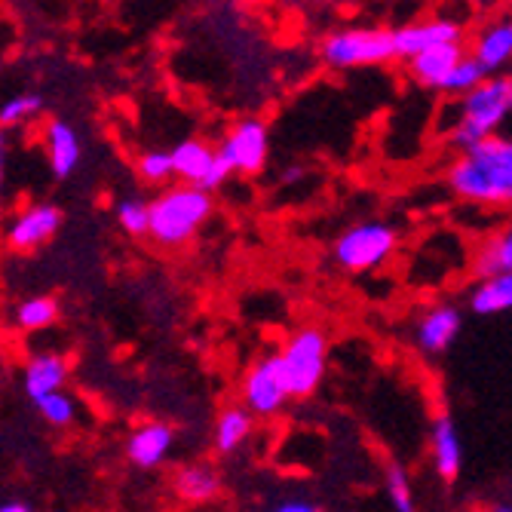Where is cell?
<instances>
[{
    "label": "cell",
    "mask_w": 512,
    "mask_h": 512,
    "mask_svg": "<svg viewBox=\"0 0 512 512\" xmlns=\"http://www.w3.org/2000/svg\"><path fill=\"white\" fill-rule=\"evenodd\" d=\"M451 191L473 203H512V138H488L476 151L463 154L451 172Z\"/></svg>",
    "instance_id": "6da1fadb"
},
{
    "label": "cell",
    "mask_w": 512,
    "mask_h": 512,
    "mask_svg": "<svg viewBox=\"0 0 512 512\" xmlns=\"http://www.w3.org/2000/svg\"><path fill=\"white\" fill-rule=\"evenodd\" d=\"M512 114V77H488L476 92L460 99V117L451 126L448 142L463 154L494 138V129Z\"/></svg>",
    "instance_id": "7a4b0ae2"
},
{
    "label": "cell",
    "mask_w": 512,
    "mask_h": 512,
    "mask_svg": "<svg viewBox=\"0 0 512 512\" xmlns=\"http://www.w3.org/2000/svg\"><path fill=\"white\" fill-rule=\"evenodd\" d=\"M209 212V191L197 188V184H178V188H169L151 203V237L163 246L188 243L209 218Z\"/></svg>",
    "instance_id": "3957f363"
},
{
    "label": "cell",
    "mask_w": 512,
    "mask_h": 512,
    "mask_svg": "<svg viewBox=\"0 0 512 512\" xmlns=\"http://www.w3.org/2000/svg\"><path fill=\"white\" fill-rule=\"evenodd\" d=\"M322 59L332 68H365L396 59L393 31L387 28H344L322 40Z\"/></svg>",
    "instance_id": "277c9868"
},
{
    "label": "cell",
    "mask_w": 512,
    "mask_h": 512,
    "mask_svg": "<svg viewBox=\"0 0 512 512\" xmlns=\"http://www.w3.org/2000/svg\"><path fill=\"white\" fill-rule=\"evenodd\" d=\"M276 359L289 396H310L325 375V335L319 329H301L276 353Z\"/></svg>",
    "instance_id": "5b68a950"
},
{
    "label": "cell",
    "mask_w": 512,
    "mask_h": 512,
    "mask_svg": "<svg viewBox=\"0 0 512 512\" xmlns=\"http://www.w3.org/2000/svg\"><path fill=\"white\" fill-rule=\"evenodd\" d=\"M396 249V230L381 221L356 224L338 237L335 243V261L350 273H365L381 267Z\"/></svg>",
    "instance_id": "8992f818"
},
{
    "label": "cell",
    "mask_w": 512,
    "mask_h": 512,
    "mask_svg": "<svg viewBox=\"0 0 512 512\" xmlns=\"http://www.w3.org/2000/svg\"><path fill=\"white\" fill-rule=\"evenodd\" d=\"M393 43H396V59H417L436 46H448V43H460V25L451 19H427V22H411L393 31Z\"/></svg>",
    "instance_id": "52a82bcc"
},
{
    "label": "cell",
    "mask_w": 512,
    "mask_h": 512,
    "mask_svg": "<svg viewBox=\"0 0 512 512\" xmlns=\"http://www.w3.org/2000/svg\"><path fill=\"white\" fill-rule=\"evenodd\" d=\"M234 172H258L267 160L270 142H267V126L261 120H243L227 132L224 145L218 148Z\"/></svg>",
    "instance_id": "ba28073f"
},
{
    "label": "cell",
    "mask_w": 512,
    "mask_h": 512,
    "mask_svg": "<svg viewBox=\"0 0 512 512\" xmlns=\"http://www.w3.org/2000/svg\"><path fill=\"white\" fill-rule=\"evenodd\" d=\"M243 396H246V405L249 411L255 414H276L283 408V402L289 399V390L283 384V371H279V359L276 356H267L261 359L249 375H246V384H243Z\"/></svg>",
    "instance_id": "9c48e42d"
},
{
    "label": "cell",
    "mask_w": 512,
    "mask_h": 512,
    "mask_svg": "<svg viewBox=\"0 0 512 512\" xmlns=\"http://www.w3.org/2000/svg\"><path fill=\"white\" fill-rule=\"evenodd\" d=\"M62 227V212L50 203H40V206H31L25 209L7 230V240L16 246V249H37L43 246L46 240L56 237V230Z\"/></svg>",
    "instance_id": "30bf717a"
},
{
    "label": "cell",
    "mask_w": 512,
    "mask_h": 512,
    "mask_svg": "<svg viewBox=\"0 0 512 512\" xmlns=\"http://www.w3.org/2000/svg\"><path fill=\"white\" fill-rule=\"evenodd\" d=\"M430 448H433V463L436 473L445 482H454L460 476L463 467V445H460V433L454 427L451 417H436L430 427Z\"/></svg>",
    "instance_id": "8fae6325"
},
{
    "label": "cell",
    "mask_w": 512,
    "mask_h": 512,
    "mask_svg": "<svg viewBox=\"0 0 512 512\" xmlns=\"http://www.w3.org/2000/svg\"><path fill=\"white\" fill-rule=\"evenodd\" d=\"M65 381H68V362L59 353H40V356L28 359L25 375H22V384H25V393L31 396V402L40 396L59 393L65 387Z\"/></svg>",
    "instance_id": "7c38bea8"
},
{
    "label": "cell",
    "mask_w": 512,
    "mask_h": 512,
    "mask_svg": "<svg viewBox=\"0 0 512 512\" xmlns=\"http://www.w3.org/2000/svg\"><path fill=\"white\" fill-rule=\"evenodd\" d=\"M460 313L454 307H433L414 329V341L424 353H442L454 344L457 332H460Z\"/></svg>",
    "instance_id": "4fadbf2b"
},
{
    "label": "cell",
    "mask_w": 512,
    "mask_h": 512,
    "mask_svg": "<svg viewBox=\"0 0 512 512\" xmlns=\"http://www.w3.org/2000/svg\"><path fill=\"white\" fill-rule=\"evenodd\" d=\"M467 59L463 56V46L460 43H448V46H436V50L424 53L411 59V77L417 83H424L430 89H445L448 77L454 74V68Z\"/></svg>",
    "instance_id": "5bb4252c"
},
{
    "label": "cell",
    "mask_w": 512,
    "mask_h": 512,
    "mask_svg": "<svg viewBox=\"0 0 512 512\" xmlns=\"http://www.w3.org/2000/svg\"><path fill=\"white\" fill-rule=\"evenodd\" d=\"M169 448H172V430L166 424H142L126 442L129 460L142 470L160 467L163 457L169 454Z\"/></svg>",
    "instance_id": "9a60e30c"
},
{
    "label": "cell",
    "mask_w": 512,
    "mask_h": 512,
    "mask_svg": "<svg viewBox=\"0 0 512 512\" xmlns=\"http://www.w3.org/2000/svg\"><path fill=\"white\" fill-rule=\"evenodd\" d=\"M169 154H172L175 175L184 178V184H197V188L206 184V178L215 166V157H218V151H212L206 142H200V138H184V142H178Z\"/></svg>",
    "instance_id": "2e32d148"
},
{
    "label": "cell",
    "mask_w": 512,
    "mask_h": 512,
    "mask_svg": "<svg viewBox=\"0 0 512 512\" xmlns=\"http://www.w3.org/2000/svg\"><path fill=\"white\" fill-rule=\"evenodd\" d=\"M473 59L494 74L497 68H503L506 62H512V19L503 22H491L479 31L476 43H473Z\"/></svg>",
    "instance_id": "e0dca14e"
},
{
    "label": "cell",
    "mask_w": 512,
    "mask_h": 512,
    "mask_svg": "<svg viewBox=\"0 0 512 512\" xmlns=\"http://www.w3.org/2000/svg\"><path fill=\"white\" fill-rule=\"evenodd\" d=\"M46 154H50V166L59 178L71 175L80 163V135L74 132V126H68L65 120H56L46 129Z\"/></svg>",
    "instance_id": "ac0fdd59"
},
{
    "label": "cell",
    "mask_w": 512,
    "mask_h": 512,
    "mask_svg": "<svg viewBox=\"0 0 512 512\" xmlns=\"http://www.w3.org/2000/svg\"><path fill=\"white\" fill-rule=\"evenodd\" d=\"M470 307L479 316H494V313L512 310V273L482 279L470 295Z\"/></svg>",
    "instance_id": "d6986e66"
},
{
    "label": "cell",
    "mask_w": 512,
    "mask_h": 512,
    "mask_svg": "<svg viewBox=\"0 0 512 512\" xmlns=\"http://www.w3.org/2000/svg\"><path fill=\"white\" fill-rule=\"evenodd\" d=\"M252 433V414L243 411V408H230L218 417V424H215V448L221 454H230V451H237Z\"/></svg>",
    "instance_id": "ffe728a7"
},
{
    "label": "cell",
    "mask_w": 512,
    "mask_h": 512,
    "mask_svg": "<svg viewBox=\"0 0 512 512\" xmlns=\"http://www.w3.org/2000/svg\"><path fill=\"white\" fill-rule=\"evenodd\" d=\"M175 488L184 500L203 503V500H212L218 494V476L209 467H188V470L178 473Z\"/></svg>",
    "instance_id": "44dd1931"
},
{
    "label": "cell",
    "mask_w": 512,
    "mask_h": 512,
    "mask_svg": "<svg viewBox=\"0 0 512 512\" xmlns=\"http://www.w3.org/2000/svg\"><path fill=\"white\" fill-rule=\"evenodd\" d=\"M479 273L488 276H500V273H512V224H506L500 234L485 246L482 258H479Z\"/></svg>",
    "instance_id": "7402d4cb"
},
{
    "label": "cell",
    "mask_w": 512,
    "mask_h": 512,
    "mask_svg": "<svg viewBox=\"0 0 512 512\" xmlns=\"http://www.w3.org/2000/svg\"><path fill=\"white\" fill-rule=\"evenodd\" d=\"M59 316V307L53 298H25L16 307V325L25 332H40L46 325H53Z\"/></svg>",
    "instance_id": "603a6c76"
},
{
    "label": "cell",
    "mask_w": 512,
    "mask_h": 512,
    "mask_svg": "<svg viewBox=\"0 0 512 512\" xmlns=\"http://www.w3.org/2000/svg\"><path fill=\"white\" fill-rule=\"evenodd\" d=\"M491 74L473 59V56H467L463 59L457 68H454V74L448 77V83H445V89L442 92H448V96H470V92H476L485 80H488Z\"/></svg>",
    "instance_id": "cb8c5ba5"
},
{
    "label": "cell",
    "mask_w": 512,
    "mask_h": 512,
    "mask_svg": "<svg viewBox=\"0 0 512 512\" xmlns=\"http://www.w3.org/2000/svg\"><path fill=\"white\" fill-rule=\"evenodd\" d=\"M34 408L40 411V417L46 424H53V427H68L74 421V414H77V405L68 393H50V396H40L34 399Z\"/></svg>",
    "instance_id": "d4e9b609"
},
{
    "label": "cell",
    "mask_w": 512,
    "mask_h": 512,
    "mask_svg": "<svg viewBox=\"0 0 512 512\" xmlns=\"http://www.w3.org/2000/svg\"><path fill=\"white\" fill-rule=\"evenodd\" d=\"M117 221L126 234L132 237H142V234H151V206L142 203V200H120L117 203Z\"/></svg>",
    "instance_id": "484cf974"
},
{
    "label": "cell",
    "mask_w": 512,
    "mask_h": 512,
    "mask_svg": "<svg viewBox=\"0 0 512 512\" xmlns=\"http://www.w3.org/2000/svg\"><path fill=\"white\" fill-rule=\"evenodd\" d=\"M387 497L393 503V512H417L408 473L399 467V463H390V467H387Z\"/></svg>",
    "instance_id": "4316f807"
},
{
    "label": "cell",
    "mask_w": 512,
    "mask_h": 512,
    "mask_svg": "<svg viewBox=\"0 0 512 512\" xmlns=\"http://www.w3.org/2000/svg\"><path fill=\"white\" fill-rule=\"evenodd\" d=\"M40 108H43L40 96H34V92H19V96H13L10 102H4V108H0V123L16 126L28 117H37Z\"/></svg>",
    "instance_id": "83f0119b"
},
{
    "label": "cell",
    "mask_w": 512,
    "mask_h": 512,
    "mask_svg": "<svg viewBox=\"0 0 512 512\" xmlns=\"http://www.w3.org/2000/svg\"><path fill=\"white\" fill-rule=\"evenodd\" d=\"M138 175H142L145 181H151V184L166 181L169 175H175L172 154H166V151H148V154H142V157H138Z\"/></svg>",
    "instance_id": "f1b7e54d"
},
{
    "label": "cell",
    "mask_w": 512,
    "mask_h": 512,
    "mask_svg": "<svg viewBox=\"0 0 512 512\" xmlns=\"http://www.w3.org/2000/svg\"><path fill=\"white\" fill-rule=\"evenodd\" d=\"M234 175V166H230V160L218 151V157H215V166H212V172H209V178H206V184H203V191H215V188H221V184Z\"/></svg>",
    "instance_id": "f546056e"
},
{
    "label": "cell",
    "mask_w": 512,
    "mask_h": 512,
    "mask_svg": "<svg viewBox=\"0 0 512 512\" xmlns=\"http://www.w3.org/2000/svg\"><path fill=\"white\" fill-rule=\"evenodd\" d=\"M270 512H322V509L310 500H283V503H276Z\"/></svg>",
    "instance_id": "4dcf8cb0"
},
{
    "label": "cell",
    "mask_w": 512,
    "mask_h": 512,
    "mask_svg": "<svg viewBox=\"0 0 512 512\" xmlns=\"http://www.w3.org/2000/svg\"><path fill=\"white\" fill-rule=\"evenodd\" d=\"M0 512H31V506L25 500H7L4 506H0Z\"/></svg>",
    "instance_id": "1f68e13d"
},
{
    "label": "cell",
    "mask_w": 512,
    "mask_h": 512,
    "mask_svg": "<svg viewBox=\"0 0 512 512\" xmlns=\"http://www.w3.org/2000/svg\"><path fill=\"white\" fill-rule=\"evenodd\" d=\"M488 512H512V503H500V506H494V509H488Z\"/></svg>",
    "instance_id": "d6a6232c"
}]
</instances>
